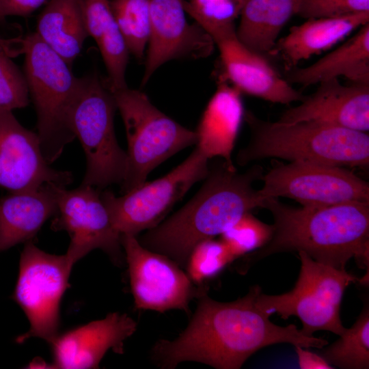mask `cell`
I'll use <instances>...</instances> for the list:
<instances>
[{
  "instance_id": "1",
  "label": "cell",
  "mask_w": 369,
  "mask_h": 369,
  "mask_svg": "<svg viewBox=\"0 0 369 369\" xmlns=\"http://www.w3.org/2000/svg\"><path fill=\"white\" fill-rule=\"evenodd\" d=\"M262 291L252 286L243 297L221 302L200 296L197 308L187 327L173 340H158L151 351L153 362L173 369L194 361L217 369H238L254 353L267 346L288 343L304 348H323L328 342L308 336L296 325L273 323L271 316L256 305Z\"/></svg>"
},
{
  "instance_id": "2",
  "label": "cell",
  "mask_w": 369,
  "mask_h": 369,
  "mask_svg": "<svg viewBox=\"0 0 369 369\" xmlns=\"http://www.w3.org/2000/svg\"><path fill=\"white\" fill-rule=\"evenodd\" d=\"M263 167L254 165L243 173L218 158L197 193L180 210L138 239L146 248L185 267L193 247L230 228L244 214L262 208L254 183L262 180Z\"/></svg>"
},
{
  "instance_id": "3",
  "label": "cell",
  "mask_w": 369,
  "mask_h": 369,
  "mask_svg": "<svg viewBox=\"0 0 369 369\" xmlns=\"http://www.w3.org/2000/svg\"><path fill=\"white\" fill-rule=\"evenodd\" d=\"M262 208L272 215L273 234L249 256V262L276 253L303 251L338 269H345L352 258L368 269L369 202L295 208L266 197Z\"/></svg>"
},
{
  "instance_id": "4",
  "label": "cell",
  "mask_w": 369,
  "mask_h": 369,
  "mask_svg": "<svg viewBox=\"0 0 369 369\" xmlns=\"http://www.w3.org/2000/svg\"><path fill=\"white\" fill-rule=\"evenodd\" d=\"M243 120L249 128L250 139L237 153L239 165L279 159L344 167L368 166L367 133L313 121L271 122L250 111H245Z\"/></svg>"
},
{
  "instance_id": "5",
  "label": "cell",
  "mask_w": 369,
  "mask_h": 369,
  "mask_svg": "<svg viewBox=\"0 0 369 369\" xmlns=\"http://www.w3.org/2000/svg\"><path fill=\"white\" fill-rule=\"evenodd\" d=\"M24 74L37 115L38 135L49 164L62 154L75 136L68 122L81 77L36 32L23 40Z\"/></svg>"
},
{
  "instance_id": "6",
  "label": "cell",
  "mask_w": 369,
  "mask_h": 369,
  "mask_svg": "<svg viewBox=\"0 0 369 369\" xmlns=\"http://www.w3.org/2000/svg\"><path fill=\"white\" fill-rule=\"evenodd\" d=\"M112 92L127 137V168L120 184L126 193L142 184L151 171L197 144L191 131L157 109L143 92L127 87Z\"/></svg>"
},
{
  "instance_id": "7",
  "label": "cell",
  "mask_w": 369,
  "mask_h": 369,
  "mask_svg": "<svg viewBox=\"0 0 369 369\" xmlns=\"http://www.w3.org/2000/svg\"><path fill=\"white\" fill-rule=\"evenodd\" d=\"M113 95L97 74L81 77L70 107V128L81 142L86 157L82 184L99 190L121 184L126 172L127 155L116 139Z\"/></svg>"
},
{
  "instance_id": "8",
  "label": "cell",
  "mask_w": 369,
  "mask_h": 369,
  "mask_svg": "<svg viewBox=\"0 0 369 369\" xmlns=\"http://www.w3.org/2000/svg\"><path fill=\"white\" fill-rule=\"evenodd\" d=\"M300 272L294 288L285 293L269 295L261 291L256 299L260 310L283 319L298 317L303 334L317 331L340 336L346 329L340 319V306L346 288L359 279L346 269H338L314 260L299 251Z\"/></svg>"
},
{
  "instance_id": "9",
  "label": "cell",
  "mask_w": 369,
  "mask_h": 369,
  "mask_svg": "<svg viewBox=\"0 0 369 369\" xmlns=\"http://www.w3.org/2000/svg\"><path fill=\"white\" fill-rule=\"evenodd\" d=\"M209 160L196 146L183 162L160 178L146 181L118 197L110 191H100L116 230L120 235L137 236L159 224L191 187L206 178Z\"/></svg>"
},
{
  "instance_id": "10",
  "label": "cell",
  "mask_w": 369,
  "mask_h": 369,
  "mask_svg": "<svg viewBox=\"0 0 369 369\" xmlns=\"http://www.w3.org/2000/svg\"><path fill=\"white\" fill-rule=\"evenodd\" d=\"M73 265L66 254H50L26 242L12 298L24 311L30 327L16 338L18 343L36 337L50 344L59 334L60 302Z\"/></svg>"
},
{
  "instance_id": "11",
  "label": "cell",
  "mask_w": 369,
  "mask_h": 369,
  "mask_svg": "<svg viewBox=\"0 0 369 369\" xmlns=\"http://www.w3.org/2000/svg\"><path fill=\"white\" fill-rule=\"evenodd\" d=\"M258 189L262 198L286 197L302 206L369 202V183L344 167L273 160Z\"/></svg>"
},
{
  "instance_id": "12",
  "label": "cell",
  "mask_w": 369,
  "mask_h": 369,
  "mask_svg": "<svg viewBox=\"0 0 369 369\" xmlns=\"http://www.w3.org/2000/svg\"><path fill=\"white\" fill-rule=\"evenodd\" d=\"M131 292L138 310L189 313V303L206 292L169 258L144 247L137 236L121 234Z\"/></svg>"
},
{
  "instance_id": "13",
  "label": "cell",
  "mask_w": 369,
  "mask_h": 369,
  "mask_svg": "<svg viewBox=\"0 0 369 369\" xmlns=\"http://www.w3.org/2000/svg\"><path fill=\"white\" fill-rule=\"evenodd\" d=\"M57 212L51 225L53 230H66L70 243L66 254L74 264L95 249L105 252L117 266L125 260L120 234L115 228L109 213L102 200L100 191L81 184L67 190L55 186Z\"/></svg>"
},
{
  "instance_id": "14",
  "label": "cell",
  "mask_w": 369,
  "mask_h": 369,
  "mask_svg": "<svg viewBox=\"0 0 369 369\" xmlns=\"http://www.w3.org/2000/svg\"><path fill=\"white\" fill-rule=\"evenodd\" d=\"M49 165L38 133L23 126L12 111L0 109V187L12 193L47 184L66 187L72 182L70 172Z\"/></svg>"
},
{
  "instance_id": "15",
  "label": "cell",
  "mask_w": 369,
  "mask_h": 369,
  "mask_svg": "<svg viewBox=\"0 0 369 369\" xmlns=\"http://www.w3.org/2000/svg\"><path fill=\"white\" fill-rule=\"evenodd\" d=\"M184 0H150V31L142 85L166 62L200 59L213 51L212 38L187 20Z\"/></svg>"
},
{
  "instance_id": "16",
  "label": "cell",
  "mask_w": 369,
  "mask_h": 369,
  "mask_svg": "<svg viewBox=\"0 0 369 369\" xmlns=\"http://www.w3.org/2000/svg\"><path fill=\"white\" fill-rule=\"evenodd\" d=\"M220 54L225 79L241 94H246L272 103L289 105L304 97L283 78L268 59L241 43L236 34L215 42Z\"/></svg>"
},
{
  "instance_id": "17",
  "label": "cell",
  "mask_w": 369,
  "mask_h": 369,
  "mask_svg": "<svg viewBox=\"0 0 369 369\" xmlns=\"http://www.w3.org/2000/svg\"><path fill=\"white\" fill-rule=\"evenodd\" d=\"M136 321L127 314L111 312L104 318L58 334L51 346L55 368H98L112 350L124 353V341L136 331Z\"/></svg>"
},
{
  "instance_id": "18",
  "label": "cell",
  "mask_w": 369,
  "mask_h": 369,
  "mask_svg": "<svg viewBox=\"0 0 369 369\" xmlns=\"http://www.w3.org/2000/svg\"><path fill=\"white\" fill-rule=\"evenodd\" d=\"M316 90L304 96L300 103L286 109L277 122L313 121L368 133L369 85H344L338 79L318 84Z\"/></svg>"
},
{
  "instance_id": "19",
  "label": "cell",
  "mask_w": 369,
  "mask_h": 369,
  "mask_svg": "<svg viewBox=\"0 0 369 369\" xmlns=\"http://www.w3.org/2000/svg\"><path fill=\"white\" fill-rule=\"evenodd\" d=\"M241 94L219 77L217 89L195 131L196 146L208 159L221 158L234 165L232 154L245 111Z\"/></svg>"
},
{
  "instance_id": "20",
  "label": "cell",
  "mask_w": 369,
  "mask_h": 369,
  "mask_svg": "<svg viewBox=\"0 0 369 369\" xmlns=\"http://www.w3.org/2000/svg\"><path fill=\"white\" fill-rule=\"evenodd\" d=\"M369 23V12L338 17L310 18L292 27L279 38L271 56L279 55L286 70L311 57L326 51L353 31Z\"/></svg>"
},
{
  "instance_id": "21",
  "label": "cell",
  "mask_w": 369,
  "mask_h": 369,
  "mask_svg": "<svg viewBox=\"0 0 369 369\" xmlns=\"http://www.w3.org/2000/svg\"><path fill=\"white\" fill-rule=\"evenodd\" d=\"M55 186L47 184L12 192L0 200V251L31 241L44 223L56 215Z\"/></svg>"
},
{
  "instance_id": "22",
  "label": "cell",
  "mask_w": 369,
  "mask_h": 369,
  "mask_svg": "<svg viewBox=\"0 0 369 369\" xmlns=\"http://www.w3.org/2000/svg\"><path fill=\"white\" fill-rule=\"evenodd\" d=\"M290 84L308 87L332 79L369 85V23L312 64L288 70Z\"/></svg>"
},
{
  "instance_id": "23",
  "label": "cell",
  "mask_w": 369,
  "mask_h": 369,
  "mask_svg": "<svg viewBox=\"0 0 369 369\" xmlns=\"http://www.w3.org/2000/svg\"><path fill=\"white\" fill-rule=\"evenodd\" d=\"M299 0H243L236 34L250 49L271 55L279 36L292 16Z\"/></svg>"
},
{
  "instance_id": "24",
  "label": "cell",
  "mask_w": 369,
  "mask_h": 369,
  "mask_svg": "<svg viewBox=\"0 0 369 369\" xmlns=\"http://www.w3.org/2000/svg\"><path fill=\"white\" fill-rule=\"evenodd\" d=\"M36 33L71 68L88 37L77 0H50Z\"/></svg>"
},
{
  "instance_id": "25",
  "label": "cell",
  "mask_w": 369,
  "mask_h": 369,
  "mask_svg": "<svg viewBox=\"0 0 369 369\" xmlns=\"http://www.w3.org/2000/svg\"><path fill=\"white\" fill-rule=\"evenodd\" d=\"M88 36L92 37L106 64L123 62L128 54L115 22L109 0H77Z\"/></svg>"
},
{
  "instance_id": "26",
  "label": "cell",
  "mask_w": 369,
  "mask_h": 369,
  "mask_svg": "<svg viewBox=\"0 0 369 369\" xmlns=\"http://www.w3.org/2000/svg\"><path fill=\"white\" fill-rule=\"evenodd\" d=\"M325 348L322 356L333 366L342 369L369 368V310L365 307L351 328Z\"/></svg>"
},
{
  "instance_id": "27",
  "label": "cell",
  "mask_w": 369,
  "mask_h": 369,
  "mask_svg": "<svg viewBox=\"0 0 369 369\" xmlns=\"http://www.w3.org/2000/svg\"><path fill=\"white\" fill-rule=\"evenodd\" d=\"M118 27L130 54L144 58L150 31V0H110Z\"/></svg>"
},
{
  "instance_id": "28",
  "label": "cell",
  "mask_w": 369,
  "mask_h": 369,
  "mask_svg": "<svg viewBox=\"0 0 369 369\" xmlns=\"http://www.w3.org/2000/svg\"><path fill=\"white\" fill-rule=\"evenodd\" d=\"M184 8L202 29L216 41L236 34L243 0H184Z\"/></svg>"
},
{
  "instance_id": "29",
  "label": "cell",
  "mask_w": 369,
  "mask_h": 369,
  "mask_svg": "<svg viewBox=\"0 0 369 369\" xmlns=\"http://www.w3.org/2000/svg\"><path fill=\"white\" fill-rule=\"evenodd\" d=\"M235 259L221 241L214 238L205 239L191 251L185 265L186 273L195 285L201 286Z\"/></svg>"
},
{
  "instance_id": "30",
  "label": "cell",
  "mask_w": 369,
  "mask_h": 369,
  "mask_svg": "<svg viewBox=\"0 0 369 369\" xmlns=\"http://www.w3.org/2000/svg\"><path fill=\"white\" fill-rule=\"evenodd\" d=\"M272 234V225L261 221L248 212L223 232L219 240L236 259L265 245Z\"/></svg>"
},
{
  "instance_id": "31",
  "label": "cell",
  "mask_w": 369,
  "mask_h": 369,
  "mask_svg": "<svg viewBox=\"0 0 369 369\" xmlns=\"http://www.w3.org/2000/svg\"><path fill=\"white\" fill-rule=\"evenodd\" d=\"M29 104V91L23 72L0 44V109L12 111Z\"/></svg>"
},
{
  "instance_id": "32",
  "label": "cell",
  "mask_w": 369,
  "mask_h": 369,
  "mask_svg": "<svg viewBox=\"0 0 369 369\" xmlns=\"http://www.w3.org/2000/svg\"><path fill=\"white\" fill-rule=\"evenodd\" d=\"M364 12H369V0H299L297 15L310 19Z\"/></svg>"
},
{
  "instance_id": "33",
  "label": "cell",
  "mask_w": 369,
  "mask_h": 369,
  "mask_svg": "<svg viewBox=\"0 0 369 369\" xmlns=\"http://www.w3.org/2000/svg\"><path fill=\"white\" fill-rule=\"evenodd\" d=\"M48 0H0V20L7 16L26 17Z\"/></svg>"
},
{
  "instance_id": "34",
  "label": "cell",
  "mask_w": 369,
  "mask_h": 369,
  "mask_svg": "<svg viewBox=\"0 0 369 369\" xmlns=\"http://www.w3.org/2000/svg\"><path fill=\"white\" fill-rule=\"evenodd\" d=\"M298 357L299 368L301 369H331L333 367L322 356L318 355L307 348L295 346Z\"/></svg>"
}]
</instances>
